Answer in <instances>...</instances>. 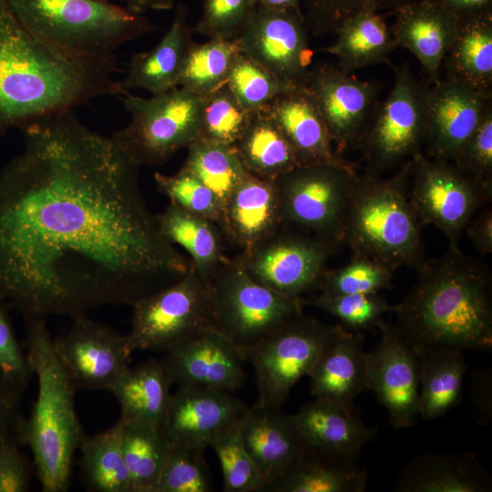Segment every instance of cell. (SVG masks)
<instances>
[{
	"label": "cell",
	"instance_id": "1",
	"mask_svg": "<svg viewBox=\"0 0 492 492\" xmlns=\"http://www.w3.org/2000/svg\"><path fill=\"white\" fill-rule=\"evenodd\" d=\"M0 171V297L23 316L133 306L180 280L191 260L160 233L139 167L74 109L21 129Z\"/></svg>",
	"mask_w": 492,
	"mask_h": 492
},
{
	"label": "cell",
	"instance_id": "2",
	"mask_svg": "<svg viewBox=\"0 0 492 492\" xmlns=\"http://www.w3.org/2000/svg\"><path fill=\"white\" fill-rule=\"evenodd\" d=\"M115 54L61 47L27 28L0 0V135L75 109L104 96H123Z\"/></svg>",
	"mask_w": 492,
	"mask_h": 492
},
{
	"label": "cell",
	"instance_id": "3",
	"mask_svg": "<svg viewBox=\"0 0 492 492\" xmlns=\"http://www.w3.org/2000/svg\"><path fill=\"white\" fill-rule=\"evenodd\" d=\"M416 272L413 289L392 306L395 328L414 351L491 350V281L487 267L459 248H449L440 258L425 260Z\"/></svg>",
	"mask_w": 492,
	"mask_h": 492
},
{
	"label": "cell",
	"instance_id": "4",
	"mask_svg": "<svg viewBox=\"0 0 492 492\" xmlns=\"http://www.w3.org/2000/svg\"><path fill=\"white\" fill-rule=\"evenodd\" d=\"M27 359L38 382V395L26 419L24 446L34 456L44 492L67 491L74 455L84 437L75 409V391L59 361L46 326V318L24 316Z\"/></svg>",
	"mask_w": 492,
	"mask_h": 492
},
{
	"label": "cell",
	"instance_id": "5",
	"mask_svg": "<svg viewBox=\"0 0 492 492\" xmlns=\"http://www.w3.org/2000/svg\"><path fill=\"white\" fill-rule=\"evenodd\" d=\"M412 175L409 159L391 177L374 172L357 176L345 223L343 241L353 256L380 261L391 269H415L424 262L421 223L410 203Z\"/></svg>",
	"mask_w": 492,
	"mask_h": 492
},
{
	"label": "cell",
	"instance_id": "6",
	"mask_svg": "<svg viewBox=\"0 0 492 492\" xmlns=\"http://www.w3.org/2000/svg\"><path fill=\"white\" fill-rule=\"evenodd\" d=\"M18 19L68 50L108 55L159 27L112 0H7Z\"/></svg>",
	"mask_w": 492,
	"mask_h": 492
},
{
	"label": "cell",
	"instance_id": "7",
	"mask_svg": "<svg viewBox=\"0 0 492 492\" xmlns=\"http://www.w3.org/2000/svg\"><path fill=\"white\" fill-rule=\"evenodd\" d=\"M130 122L110 137L137 166H159L200 138L203 96L181 87L145 98L121 96Z\"/></svg>",
	"mask_w": 492,
	"mask_h": 492
},
{
	"label": "cell",
	"instance_id": "8",
	"mask_svg": "<svg viewBox=\"0 0 492 492\" xmlns=\"http://www.w3.org/2000/svg\"><path fill=\"white\" fill-rule=\"evenodd\" d=\"M215 329L245 356L272 333L302 313V300L252 279L238 257L227 258L210 282Z\"/></svg>",
	"mask_w": 492,
	"mask_h": 492
},
{
	"label": "cell",
	"instance_id": "9",
	"mask_svg": "<svg viewBox=\"0 0 492 492\" xmlns=\"http://www.w3.org/2000/svg\"><path fill=\"white\" fill-rule=\"evenodd\" d=\"M357 176L353 165L334 164L297 166L282 174L274 180L282 224L337 245Z\"/></svg>",
	"mask_w": 492,
	"mask_h": 492
},
{
	"label": "cell",
	"instance_id": "10",
	"mask_svg": "<svg viewBox=\"0 0 492 492\" xmlns=\"http://www.w3.org/2000/svg\"><path fill=\"white\" fill-rule=\"evenodd\" d=\"M132 308L127 336L133 351L165 353L197 330L215 329L212 288L194 266L180 280Z\"/></svg>",
	"mask_w": 492,
	"mask_h": 492
},
{
	"label": "cell",
	"instance_id": "11",
	"mask_svg": "<svg viewBox=\"0 0 492 492\" xmlns=\"http://www.w3.org/2000/svg\"><path fill=\"white\" fill-rule=\"evenodd\" d=\"M334 327L302 313L257 344L247 356L256 374L255 405L282 409L297 382L308 376Z\"/></svg>",
	"mask_w": 492,
	"mask_h": 492
},
{
	"label": "cell",
	"instance_id": "12",
	"mask_svg": "<svg viewBox=\"0 0 492 492\" xmlns=\"http://www.w3.org/2000/svg\"><path fill=\"white\" fill-rule=\"evenodd\" d=\"M412 159L410 203L421 224H433L457 249L466 224L492 195L487 187L448 160L429 159L421 151Z\"/></svg>",
	"mask_w": 492,
	"mask_h": 492
},
{
	"label": "cell",
	"instance_id": "13",
	"mask_svg": "<svg viewBox=\"0 0 492 492\" xmlns=\"http://www.w3.org/2000/svg\"><path fill=\"white\" fill-rule=\"evenodd\" d=\"M395 82L378 104L359 142L373 172L391 168L421 151L429 85L408 65L393 66Z\"/></svg>",
	"mask_w": 492,
	"mask_h": 492
},
{
	"label": "cell",
	"instance_id": "14",
	"mask_svg": "<svg viewBox=\"0 0 492 492\" xmlns=\"http://www.w3.org/2000/svg\"><path fill=\"white\" fill-rule=\"evenodd\" d=\"M334 246L313 235L278 231L252 249L242 251L239 258L256 282L301 300L304 293L320 289Z\"/></svg>",
	"mask_w": 492,
	"mask_h": 492
},
{
	"label": "cell",
	"instance_id": "15",
	"mask_svg": "<svg viewBox=\"0 0 492 492\" xmlns=\"http://www.w3.org/2000/svg\"><path fill=\"white\" fill-rule=\"evenodd\" d=\"M302 11L256 6L235 37L241 52L283 80L304 85L313 51Z\"/></svg>",
	"mask_w": 492,
	"mask_h": 492
},
{
	"label": "cell",
	"instance_id": "16",
	"mask_svg": "<svg viewBox=\"0 0 492 492\" xmlns=\"http://www.w3.org/2000/svg\"><path fill=\"white\" fill-rule=\"evenodd\" d=\"M72 325L53 341L56 354L76 389L109 390L130 366L127 334L92 321L73 317Z\"/></svg>",
	"mask_w": 492,
	"mask_h": 492
},
{
	"label": "cell",
	"instance_id": "17",
	"mask_svg": "<svg viewBox=\"0 0 492 492\" xmlns=\"http://www.w3.org/2000/svg\"><path fill=\"white\" fill-rule=\"evenodd\" d=\"M304 86L319 109L335 152L339 155L357 144L378 105L379 84L323 64L310 69Z\"/></svg>",
	"mask_w": 492,
	"mask_h": 492
},
{
	"label": "cell",
	"instance_id": "18",
	"mask_svg": "<svg viewBox=\"0 0 492 492\" xmlns=\"http://www.w3.org/2000/svg\"><path fill=\"white\" fill-rule=\"evenodd\" d=\"M381 338L365 354V386L374 393L395 427L412 425L418 414L420 361L395 326L384 321Z\"/></svg>",
	"mask_w": 492,
	"mask_h": 492
},
{
	"label": "cell",
	"instance_id": "19",
	"mask_svg": "<svg viewBox=\"0 0 492 492\" xmlns=\"http://www.w3.org/2000/svg\"><path fill=\"white\" fill-rule=\"evenodd\" d=\"M244 354L214 328L197 330L160 361L171 384L233 392L244 381Z\"/></svg>",
	"mask_w": 492,
	"mask_h": 492
},
{
	"label": "cell",
	"instance_id": "20",
	"mask_svg": "<svg viewBox=\"0 0 492 492\" xmlns=\"http://www.w3.org/2000/svg\"><path fill=\"white\" fill-rule=\"evenodd\" d=\"M491 106L492 96L460 83L445 79L430 85L423 142L428 155L454 162Z\"/></svg>",
	"mask_w": 492,
	"mask_h": 492
},
{
	"label": "cell",
	"instance_id": "21",
	"mask_svg": "<svg viewBox=\"0 0 492 492\" xmlns=\"http://www.w3.org/2000/svg\"><path fill=\"white\" fill-rule=\"evenodd\" d=\"M248 406L230 392L181 386L170 395L162 429L171 445L200 449L240 421Z\"/></svg>",
	"mask_w": 492,
	"mask_h": 492
},
{
	"label": "cell",
	"instance_id": "22",
	"mask_svg": "<svg viewBox=\"0 0 492 492\" xmlns=\"http://www.w3.org/2000/svg\"><path fill=\"white\" fill-rule=\"evenodd\" d=\"M360 332L336 324L308 376L315 399L347 411L365 386V354Z\"/></svg>",
	"mask_w": 492,
	"mask_h": 492
},
{
	"label": "cell",
	"instance_id": "23",
	"mask_svg": "<svg viewBox=\"0 0 492 492\" xmlns=\"http://www.w3.org/2000/svg\"><path fill=\"white\" fill-rule=\"evenodd\" d=\"M260 111L279 127L299 166L352 165L333 149L324 121L304 85L275 97Z\"/></svg>",
	"mask_w": 492,
	"mask_h": 492
},
{
	"label": "cell",
	"instance_id": "24",
	"mask_svg": "<svg viewBox=\"0 0 492 492\" xmlns=\"http://www.w3.org/2000/svg\"><path fill=\"white\" fill-rule=\"evenodd\" d=\"M394 14L396 18L390 31L396 46L417 58L429 86L438 83L443 60L457 32L458 19L430 0H412Z\"/></svg>",
	"mask_w": 492,
	"mask_h": 492
},
{
	"label": "cell",
	"instance_id": "25",
	"mask_svg": "<svg viewBox=\"0 0 492 492\" xmlns=\"http://www.w3.org/2000/svg\"><path fill=\"white\" fill-rule=\"evenodd\" d=\"M240 425L243 445L268 487L307 447L292 415L282 409L248 407Z\"/></svg>",
	"mask_w": 492,
	"mask_h": 492
},
{
	"label": "cell",
	"instance_id": "26",
	"mask_svg": "<svg viewBox=\"0 0 492 492\" xmlns=\"http://www.w3.org/2000/svg\"><path fill=\"white\" fill-rule=\"evenodd\" d=\"M282 225L274 181L248 176L222 205L219 226L242 251L272 236Z\"/></svg>",
	"mask_w": 492,
	"mask_h": 492
},
{
	"label": "cell",
	"instance_id": "27",
	"mask_svg": "<svg viewBox=\"0 0 492 492\" xmlns=\"http://www.w3.org/2000/svg\"><path fill=\"white\" fill-rule=\"evenodd\" d=\"M292 418L310 448L349 461H357L362 447L376 433L362 421L356 409L347 411L317 399L302 405Z\"/></svg>",
	"mask_w": 492,
	"mask_h": 492
},
{
	"label": "cell",
	"instance_id": "28",
	"mask_svg": "<svg viewBox=\"0 0 492 492\" xmlns=\"http://www.w3.org/2000/svg\"><path fill=\"white\" fill-rule=\"evenodd\" d=\"M192 34L187 6L179 3L160 41L150 50L135 54L128 62L126 76L119 80L122 88H143L157 95L178 87L186 54L193 43Z\"/></svg>",
	"mask_w": 492,
	"mask_h": 492
},
{
	"label": "cell",
	"instance_id": "29",
	"mask_svg": "<svg viewBox=\"0 0 492 492\" xmlns=\"http://www.w3.org/2000/svg\"><path fill=\"white\" fill-rule=\"evenodd\" d=\"M441 68L446 79L492 96V14L458 20Z\"/></svg>",
	"mask_w": 492,
	"mask_h": 492
},
{
	"label": "cell",
	"instance_id": "30",
	"mask_svg": "<svg viewBox=\"0 0 492 492\" xmlns=\"http://www.w3.org/2000/svg\"><path fill=\"white\" fill-rule=\"evenodd\" d=\"M156 220L161 235L183 248L199 275L210 283L227 259L220 226L172 202L156 215Z\"/></svg>",
	"mask_w": 492,
	"mask_h": 492
},
{
	"label": "cell",
	"instance_id": "31",
	"mask_svg": "<svg viewBox=\"0 0 492 492\" xmlns=\"http://www.w3.org/2000/svg\"><path fill=\"white\" fill-rule=\"evenodd\" d=\"M367 473L356 461L321 454L308 446L268 487L275 492H363Z\"/></svg>",
	"mask_w": 492,
	"mask_h": 492
},
{
	"label": "cell",
	"instance_id": "32",
	"mask_svg": "<svg viewBox=\"0 0 492 492\" xmlns=\"http://www.w3.org/2000/svg\"><path fill=\"white\" fill-rule=\"evenodd\" d=\"M171 385L160 361L149 359L127 369L108 391L120 405V419L162 428Z\"/></svg>",
	"mask_w": 492,
	"mask_h": 492
},
{
	"label": "cell",
	"instance_id": "33",
	"mask_svg": "<svg viewBox=\"0 0 492 492\" xmlns=\"http://www.w3.org/2000/svg\"><path fill=\"white\" fill-rule=\"evenodd\" d=\"M488 483L471 454H429L408 464L396 488L406 492H481L487 490Z\"/></svg>",
	"mask_w": 492,
	"mask_h": 492
},
{
	"label": "cell",
	"instance_id": "34",
	"mask_svg": "<svg viewBox=\"0 0 492 492\" xmlns=\"http://www.w3.org/2000/svg\"><path fill=\"white\" fill-rule=\"evenodd\" d=\"M334 34L335 42L322 50L335 56L337 67L346 73L389 63V55L397 47L383 16L374 11H362L351 16Z\"/></svg>",
	"mask_w": 492,
	"mask_h": 492
},
{
	"label": "cell",
	"instance_id": "35",
	"mask_svg": "<svg viewBox=\"0 0 492 492\" xmlns=\"http://www.w3.org/2000/svg\"><path fill=\"white\" fill-rule=\"evenodd\" d=\"M418 356V414L433 420L460 403L466 362L461 350L452 348L428 350Z\"/></svg>",
	"mask_w": 492,
	"mask_h": 492
},
{
	"label": "cell",
	"instance_id": "36",
	"mask_svg": "<svg viewBox=\"0 0 492 492\" xmlns=\"http://www.w3.org/2000/svg\"><path fill=\"white\" fill-rule=\"evenodd\" d=\"M248 171L274 181L299 166L293 150L276 123L261 111L233 145Z\"/></svg>",
	"mask_w": 492,
	"mask_h": 492
},
{
	"label": "cell",
	"instance_id": "37",
	"mask_svg": "<svg viewBox=\"0 0 492 492\" xmlns=\"http://www.w3.org/2000/svg\"><path fill=\"white\" fill-rule=\"evenodd\" d=\"M123 422L83 437L79 448L87 486L97 492H131L130 477L122 449Z\"/></svg>",
	"mask_w": 492,
	"mask_h": 492
},
{
	"label": "cell",
	"instance_id": "38",
	"mask_svg": "<svg viewBox=\"0 0 492 492\" xmlns=\"http://www.w3.org/2000/svg\"><path fill=\"white\" fill-rule=\"evenodd\" d=\"M122 422V449L131 492H153L170 443L161 427L140 422Z\"/></svg>",
	"mask_w": 492,
	"mask_h": 492
},
{
	"label": "cell",
	"instance_id": "39",
	"mask_svg": "<svg viewBox=\"0 0 492 492\" xmlns=\"http://www.w3.org/2000/svg\"><path fill=\"white\" fill-rule=\"evenodd\" d=\"M187 149L182 167L205 184L221 205L251 175L233 145L198 138Z\"/></svg>",
	"mask_w": 492,
	"mask_h": 492
},
{
	"label": "cell",
	"instance_id": "40",
	"mask_svg": "<svg viewBox=\"0 0 492 492\" xmlns=\"http://www.w3.org/2000/svg\"><path fill=\"white\" fill-rule=\"evenodd\" d=\"M240 51L235 38H210L203 44L193 42L181 67L179 87L205 96L224 86Z\"/></svg>",
	"mask_w": 492,
	"mask_h": 492
},
{
	"label": "cell",
	"instance_id": "41",
	"mask_svg": "<svg viewBox=\"0 0 492 492\" xmlns=\"http://www.w3.org/2000/svg\"><path fill=\"white\" fill-rule=\"evenodd\" d=\"M225 85L252 113L260 111L275 97L301 86L283 80L241 51L231 64Z\"/></svg>",
	"mask_w": 492,
	"mask_h": 492
},
{
	"label": "cell",
	"instance_id": "42",
	"mask_svg": "<svg viewBox=\"0 0 492 492\" xmlns=\"http://www.w3.org/2000/svg\"><path fill=\"white\" fill-rule=\"evenodd\" d=\"M241 420L211 442L220 463L225 492L265 491L268 483L247 452L241 436Z\"/></svg>",
	"mask_w": 492,
	"mask_h": 492
},
{
	"label": "cell",
	"instance_id": "43",
	"mask_svg": "<svg viewBox=\"0 0 492 492\" xmlns=\"http://www.w3.org/2000/svg\"><path fill=\"white\" fill-rule=\"evenodd\" d=\"M253 114L224 85L203 96L199 138L234 145L250 124Z\"/></svg>",
	"mask_w": 492,
	"mask_h": 492
},
{
	"label": "cell",
	"instance_id": "44",
	"mask_svg": "<svg viewBox=\"0 0 492 492\" xmlns=\"http://www.w3.org/2000/svg\"><path fill=\"white\" fill-rule=\"evenodd\" d=\"M204 449L171 445L153 492H209L212 481Z\"/></svg>",
	"mask_w": 492,
	"mask_h": 492
},
{
	"label": "cell",
	"instance_id": "45",
	"mask_svg": "<svg viewBox=\"0 0 492 492\" xmlns=\"http://www.w3.org/2000/svg\"><path fill=\"white\" fill-rule=\"evenodd\" d=\"M301 300L302 305L323 310L338 318L344 326L356 332L379 327L384 314L392 311V306L378 292L335 296L321 294Z\"/></svg>",
	"mask_w": 492,
	"mask_h": 492
},
{
	"label": "cell",
	"instance_id": "46",
	"mask_svg": "<svg viewBox=\"0 0 492 492\" xmlns=\"http://www.w3.org/2000/svg\"><path fill=\"white\" fill-rule=\"evenodd\" d=\"M393 269L365 257L353 256L339 269L326 271L320 286L322 295L335 296L354 293H374L387 288Z\"/></svg>",
	"mask_w": 492,
	"mask_h": 492
},
{
	"label": "cell",
	"instance_id": "47",
	"mask_svg": "<svg viewBox=\"0 0 492 492\" xmlns=\"http://www.w3.org/2000/svg\"><path fill=\"white\" fill-rule=\"evenodd\" d=\"M158 190L181 209L219 225L222 205L217 196L188 169L174 175L154 174Z\"/></svg>",
	"mask_w": 492,
	"mask_h": 492
},
{
	"label": "cell",
	"instance_id": "48",
	"mask_svg": "<svg viewBox=\"0 0 492 492\" xmlns=\"http://www.w3.org/2000/svg\"><path fill=\"white\" fill-rule=\"evenodd\" d=\"M412 0H304L302 12L307 29L319 36L334 33L340 25L362 11H388L396 9Z\"/></svg>",
	"mask_w": 492,
	"mask_h": 492
},
{
	"label": "cell",
	"instance_id": "49",
	"mask_svg": "<svg viewBox=\"0 0 492 492\" xmlns=\"http://www.w3.org/2000/svg\"><path fill=\"white\" fill-rule=\"evenodd\" d=\"M256 6V0H203L192 32L209 38H235Z\"/></svg>",
	"mask_w": 492,
	"mask_h": 492
},
{
	"label": "cell",
	"instance_id": "50",
	"mask_svg": "<svg viewBox=\"0 0 492 492\" xmlns=\"http://www.w3.org/2000/svg\"><path fill=\"white\" fill-rule=\"evenodd\" d=\"M453 163L477 182L492 188V106Z\"/></svg>",
	"mask_w": 492,
	"mask_h": 492
},
{
	"label": "cell",
	"instance_id": "51",
	"mask_svg": "<svg viewBox=\"0 0 492 492\" xmlns=\"http://www.w3.org/2000/svg\"><path fill=\"white\" fill-rule=\"evenodd\" d=\"M24 391L0 370V449L24 446L26 423L21 407Z\"/></svg>",
	"mask_w": 492,
	"mask_h": 492
},
{
	"label": "cell",
	"instance_id": "52",
	"mask_svg": "<svg viewBox=\"0 0 492 492\" xmlns=\"http://www.w3.org/2000/svg\"><path fill=\"white\" fill-rule=\"evenodd\" d=\"M0 297V370L12 381L26 389L32 370L14 333L10 320Z\"/></svg>",
	"mask_w": 492,
	"mask_h": 492
},
{
	"label": "cell",
	"instance_id": "53",
	"mask_svg": "<svg viewBox=\"0 0 492 492\" xmlns=\"http://www.w3.org/2000/svg\"><path fill=\"white\" fill-rule=\"evenodd\" d=\"M29 466L20 446L0 449V492H25L29 487Z\"/></svg>",
	"mask_w": 492,
	"mask_h": 492
},
{
	"label": "cell",
	"instance_id": "54",
	"mask_svg": "<svg viewBox=\"0 0 492 492\" xmlns=\"http://www.w3.org/2000/svg\"><path fill=\"white\" fill-rule=\"evenodd\" d=\"M466 232L477 250L482 254L492 252V210L485 209L470 219Z\"/></svg>",
	"mask_w": 492,
	"mask_h": 492
},
{
	"label": "cell",
	"instance_id": "55",
	"mask_svg": "<svg viewBox=\"0 0 492 492\" xmlns=\"http://www.w3.org/2000/svg\"><path fill=\"white\" fill-rule=\"evenodd\" d=\"M453 14L458 20L492 14V0H430Z\"/></svg>",
	"mask_w": 492,
	"mask_h": 492
},
{
	"label": "cell",
	"instance_id": "56",
	"mask_svg": "<svg viewBox=\"0 0 492 492\" xmlns=\"http://www.w3.org/2000/svg\"><path fill=\"white\" fill-rule=\"evenodd\" d=\"M472 403L476 408V415H481L480 424H485L491 417L490 378L487 372L479 373L478 376L472 379Z\"/></svg>",
	"mask_w": 492,
	"mask_h": 492
},
{
	"label": "cell",
	"instance_id": "57",
	"mask_svg": "<svg viewBox=\"0 0 492 492\" xmlns=\"http://www.w3.org/2000/svg\"><path fill=\"white\" fill-rule=\"evenodd\" d=\"M128 9L145 14L148 10H169L174 6V0H117Z\"/></svg>",
	"mask_w": 492,
	"mask_h": 492
},
{
	"label": "cell",
	"instance_id": "58",
	"mask_svg": "<svg viewBox=\"0 0 492 492\" xmlns=\"http://www.w3.org/2000/svg\"><path fill=\"white\" fill-rule=\"evenodd\" d=\"M257 6L272 10L301 9V0H256Z\"/></svg>",
	"mask_w": 492,
	"mask_h": 492
}]
</instances>
